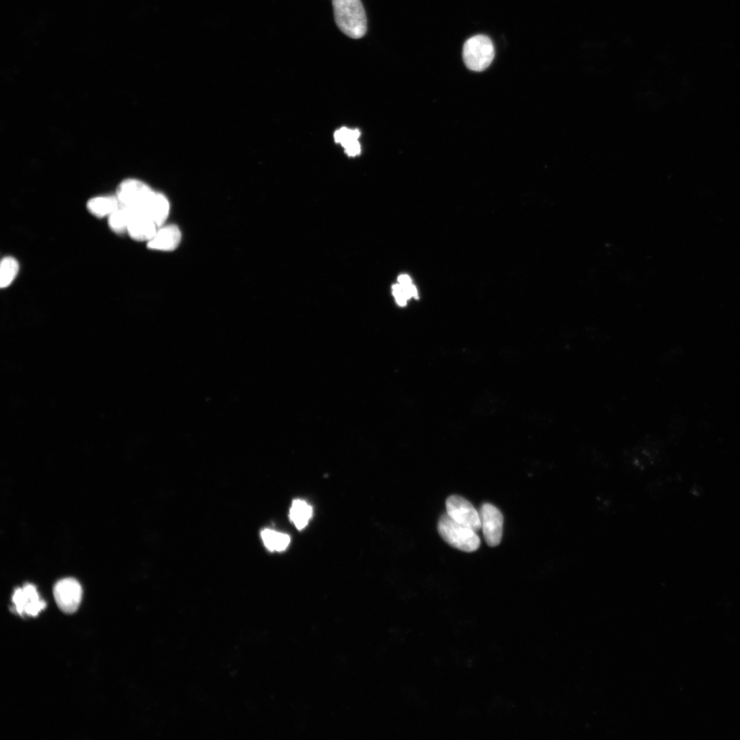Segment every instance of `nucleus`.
Here are the masks:
<instances>
[{
	"instance_id": "obj_1",
	"label": "nucleus",
	"mask_w": 740,
	"mask_h": 740,
	"mask_svg": "<svg viewBox=\"0 0 740 740\" xmlns=\"http://www.w3.org/2000/svg\"><path fill=\"white\" fill-rule=\"evenodd\" d=\"M334 19L338 29L358 39L367 32V17L360 0H332Z\"/></svg>"
},
{
	"instance_id": "obj_2",
	"label": "nucleus",
	"mask_w": 740,
	"mask_h": 740,
	"mask_svg": "<svg viewBox=\"0 0 740 740\" xmlns=\"http://www.w3.org/2000/svg\"><path fill=\"white\" fill-rule=\"evenodd\" d=\"M437 529L442 539L454 548L471 552L480 546V539L476 532L457 523L447 513L440 517Z\"/></svg>"
},
{
	"instance_id": "obj_3",
	"label": "nucleus",
	"mask_w": 740,
	"mask_h": 740,
	"mask_svg": "<svg viewBox=\"0 0 740 740\" xmlns=\"http://www.w3.org/2000/svg\"><path fill=\"white\" fill-rule=\"evenodd\" d=\"M156 193L144 182L127 179L118 186L116 197L121 206L132 208L149 217L148 209Z\"/></svg>"
},
{
	"instance_id": "obj_4",
	"label": "nucleus",
	"mask_w": 740,
	"mask_h": 740,
	"mask_svg": "<svg viewBox=\"0 0 740 740\" xmlns=\"http://www.w3.org/2000/svg\"><path fill=\"white\" fill-rule=\"evenodd\" d=\"M495 50L491 40L485 35H476L466 40L463 58L466 66L474 71H482L492 62Z\"/></svg>"
},
{
	"instance_id": "obj_5",
	"label": "nucleus",
	"mask_w": 740,
	"mask_h": 740,
	"mask_svg": "<svg viewBox=\"0 0 740 740\" xmlns=\"http://www.w3.org/2000/svg\"><path fill=\"white\" fill-rule=\"evenodd\" d=\"M446 513L457 523L477 532L481 528L480 513L464 497L453 495L445 502Z\"/></svg>"
},
{
	"instance_id": "obj_6",
	"label": "nucleus",
	"mask_w": 740,
	"mask_h": 740,
	"mask_svg": "<svg viewBox=\"0 0 740 740\" xmlns=\"http://www.w3.org/2000/svg\"><path fill=\"white\" fill-rule=\"evenodd\" d=\"M53 595L59 608L65 613H73L78 608L82 597L79 582L72 578L58 580L53 587Z\"/></svg>"
},
{
	"instance_id": "obj_7",
	"label": "nucleus",
	"mask_w": 740,
	"mask_h": 740,
	"mask_svg": "<svg viewBox=\"0 0 740 740\" xmlns=\"http://www.w3.org/2000/svg\"><path fill=\"white\" fill-rule=\"evenodd\" d=\"M484 540L488 545L500 544L503 533L504 518L500 510L489 503H484L479 511Z\"/></svg>"
},
{
	"instance_id": "obj_8",
	"label": "nucleus",
	"mask_w": 740,
	"mask_h": 740,
	"mask_svg": "<svg viewBox=\"0 0 740 740\" xmlns=\"http://www.w3.org/2000/svg\"><path fill=\"white\" fill-rule=\"evenodd\" d=\"M12 600L14 610L21 616L35 617L46 606V602L40 599L36 587L31 584L17 588Z\"/></svg>"
},
{
	"instance_id": "obj_9",
	"label": "nucleus",
	"mask_w": 740,
	"mask_h": 740,
	"mask_svg": "<svg viewBox=\"0 0 740 740\" xmlns=\"http://www.w3.org/2000/svg\"><path fill=\"white\" fill-rule=\"evenodd\" d=\"M131 208L133 214L127 228V234L135 241L148 242L155 235L158 225L146 214Z\"/></svg>"
},
{
	"instance_id": "obj_10",
	"label": "nucleus",
	"mask_w": 740,
	"mask_h": 740,
	"mask_svg": "<svg viewBox=\"0 0 740 740\" xmlns=\"http://www.w3.org/2000/svg\"><path fill=\"white\" fill-rule=\"evenodd\" d=\"M181 232L175 225H167L158 228L155 235L147 242L149 249L159 251H172L179 245Z\"/></svg>"
},
{
	"instance_id": "obj_11",
	"label": "nucleus",
	"mask_w": 740,
	"mask_h": 740,
	"mask_svg": "<svg viewBox=\"0 0 740 740\" xmlns=\"http://www.w3.org/2000/svg\"><path fill=\"white\" fill-rule=\"evenodd\" d=\"M121 204L116 196L95 197L87 202L88 210L94 216L102 218L109 217L117 210Z\"/></svg>"
},
{
	"instance_id": "obj_12",
	"label": "nucleus",
	"mask_w": 740,
	"mask_h": 740,
	"mask_svg": "<svg viewBox=\"0 0 740 740\" xmlns=\"http://www.w3.org/2000/svg\"><path fill=\"white\" fill-rule=\"evenodd\" d=\"M312 516V508L305 500L296 499L292 502L289 518L297 530L304 529Z\"/></svg>"
},
{
	"instance_id": "obj_13",
	"label": "nucleus",
	"mask_w": 740,
	"mask_h": 740,
	"mask_svg": "<svg viewBox=\"0 0 740 740\" xmlns=\"http://www.w3.org/2000/svg\"><path fill=\"white\" fill-rule=\"evenodd\" d=\"M260 536L264 546L271 552L285 550L291 541L289 535L269 528L262 530Z\"/></svg>"
},
{
	"instance_id": "obj_14",
	"label": "nucleus",
	"mask_w": 740,
	"mask_h": 740,
	"mask_svg": "<svg viewBox=\"0 0 740 740\" xmlns=\"http://www.w3.org/2000/svg\"><path fill=\"white\" fill-rule=\"evenodd\" d=\"M133 214V210L127 206H121L108 217V225L116 233L127 232V228Z\"/></svg>"
},
{
	"instance_id": "obj_15",
	"label": "nucleus",
	"mask_w": 740,
	"mask_h": 740,
	"mask_svg": "<svg viewBox=\"0 0 740 740\" xmlns=\"http://www.w3.org/2000/svg\"><path fill=\"white\" fill-rule=\"evenodd\" d=\"M19 269L17 260L11 256L4 257L0 266V286L8 287L15 279Z\"/></svg>"
},
{
	"instance_id": "obj_16",
	"label": "nucleus",
	"mask_w": 740,
	"mask_h": 740,
	"mask_svg": "<svg viewBox=\"0 0 740 740\" xmlns=\"http://www.w3.org/2000/svg\"><path fill=\"white\" fill-rule=\"evenodd\" d=\"M360 135V133L358 130H350L346 127H342L334 133V140L336 143H341L342 146L344 147L350 141L357 140Z\"/></svg>"
},
{
	"instance_id": "obj_17",
	"label": "nucleus",
	"mask_w": 740,
	"mask_h": 740,
	"mask_svg": "<svg viewBox=\"0 0 740 740\" xmlns=\"http://www.w3.org/2000/svg\"><path fill=\"white\" fill-rule=\"evenodd\" d=\"M398 282L408 299L410 297H418L417 289L415 286L412 284V281L408 275H401L398 278Z\"/></svg>"
},
{
	"instance_id": "obj_18",
	"label": "nucleus",
	"mask_w": 740,
	"mask_h": 740,
	"mask_svg": "<svg viewBox=\"0 0 740 740\" xmlns=\"http://www.w3.org/2000/svg\"><path fill=\"white\" fill-rule=\"evenodd\" d=\"M393 293L399 306H404L406 304V301L408 298L399 284H394L393 286Z\"/></svg>"
},
{
	"instance_id": "obj_19",
	"label": "nucleus",
	"mask_w": 740,
	"mask_h": 740,
	"mask_svg": "<svg viewBox=\"0 0 740 740\" xmlns=\"http://www.w3.org/2000/svg\"><path fill=\"white\" fill-rule=\"evenodd\" d=\"M345 152L350 156H354L360 153V145L357 140H354L344 146Z\"/></svg>"
},
{
	"instance_id": "obj_20",
	"label": "nucleus",
	"mask_w": 740,
	"mask_h": 740,
	"mask_svg": "<svg viewBox=\"0 0 740 740\" xmlns=\"http://www.w3.org/2000/svg\"><path fill=\"white\" fill-rule=\"evenodd\" d=\"M564 491H565V486H564ZM565 502H566V500H565ZM566 505H567V506H568V504H567V503H566Z\"/></svg>"
}]
</instances>
